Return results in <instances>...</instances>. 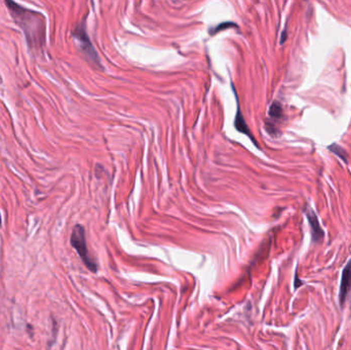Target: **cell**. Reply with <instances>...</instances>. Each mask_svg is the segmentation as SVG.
<instances>
[{
  "mask_svg": "<svg viewBox=\"0 0 351 350\" xmlns=\"http://www.w3.org/2000/svg\"><path fill=\"white\" fill-rule=\"evenodd\" d=\"M232 89H233V92H234V94H235V98H236V102H237V111H236V115H235V119H234V127L238 130V132H240V133L244 134L245 136H248V137L251 139V141L258 147V143L256 142L255 137H254L253 134L251 133V129H250V127L248 126V124H247V122H245V120H244V118H243V115H242V113H241V111H240V106H239V104H238V97H237V95H236V92H235V90H234L233 85H232Z\"/></svg>",
  "mask_w": 351,
  "mask_h": 350,
  "instance_id": "5b68a950",
  "label": "cell"
},
{
  "mask_svg": "<svg viewBox=\"0 0 351 350\" xmlns=\"http://www.w3.org/2000/svg\"><path fill=\"white\" fill-rule=\"evenodd\" d=\"M72 35L76 40H78L81 51L84 53V55L89 58L92 62H94V64L100 66L101 63H100L99 56H98V54H97V52L93 46V43L91 42V39L86 34L84 25L80 24V25L76 26L72 32Z\"/></svg>",
  "mask_w": 351,
  "mask_h": 350,
  "instance_id": "3957f363",
  "label": "cell"
},
{
  "mask_svg": "<svg viewBox=\"0 0 351 350\" xmlns=\"http://www.w3.org/2000/svg\"><path fill=\"white\" fill-rule=\"evenodd\" d=\"M269 115L272 118H279L283 115V108L278 102H273L269 109Z\"/></svg>",
  "mask_w": 351,
  "mask_h": 350,
  "instance_id": "52a82bcc",
  "label": "cell"
},
{
  "mask_svg": "<svg viewBox=\"0 0 351 350\" xmlns=\"http://www.w3.org/2000/svg\"><path fill=\"white\" fill-rule=\"evenodd\" d=\"M6 5L15 21L23 30L31 50H40L46 41V19L42 14L7 0Z\"/></svg>",
  "mask_w": 351,
  "mask_h": 350,
  "instance_id": "6da1fadb",
  "label": "cell"
},
{
  "mask_svg": "<svg viewBox=\"0 0 351 350\" xmlns=\"http://www.w3.org/2000/svg\"><path fill=\"white\" fill-rule=\"evenodd\" d=\"M230 27H236V24H234V23H231V22H227V23H222V24H220V25H218L217 27H215V28H212V29H209V33L212 34V35H214V34H216L217 32H219V31H221V30H224V29H227V28H230Z\"/></svg>",
  "mask_w": 351,
  "mask_h": 350,
  "instance_id": "ba28073f",
  "label": "cell"
},
{
  "mask_svg": "<svg viewBox=\"0 0 351 350\" xmlns=\"http://www.w3.org/2000/svg\"><path fill=\"white\" fill-rule=\"evenodd\" d=\"M351 290V260L348 261V263L343 269L341 283H340V292H339V301L340 305L343 306L346 302L347 296L349 295Z\"/></svg>",
  "mask_w": 351,
  "mask_h": 350,
  "instance_id": "277c9868",
  "label": "cell"
},
{
  "mask_svg": "<svg viewBox=\"0 0 351 350\" xmlns=\"http://www.w3.org/2000/svg\"><path fill=\"white\" fill-rule=\"evenodd\" d=\"M0 226H2V215H0Z\"/></svg>",
  "mask_w": 351,
  "mask_h": 350,
  "instance_id": "30bf717a",
  "label": "cell"
},
{
  "mask_svg": "<svg viewBox=\"0 0 351 350\" xmlns=\"http://www.w3.org/2000/svg\"><path fill=\"white\" fill-rule=\"evenodd\" d=\"M70 240H71L72 247L76 250L77 254L83 261V263L86 265V267L91 271L96 272L97 264L89 253V249H87L86 240H85V231L81 225L74 226Z\"/></svg>",
  "mask_w": 351,
  "mask_h": 350,
  "instance_id": "7a4b0ae2",
  "label": "cell"
},
{
  "mask_svg": "<svg viewBox=\"0 0 351 350\" xmlns=\"http://www.w3.org/2000/svg\"><path fill=\"white\" fill-rule=\"evenodd\" d=\"M329 149L331 151H333L335 154H337L339 157H341L342 159H344L346 161V153L344 151L341 150V148L338 146V145H333V146H330Z\"/></svg>",
  "mask_w": 351,
  "mask_h": 350,
  "instance_id": "9c48e42d",
  "label": "cell"
},
{
  "mask_svg": "<svg viewBox=\"0 0 351 350\" xmlns=\"http://www.w3.org/2000/svg\"><path fill=\"white\" fill-rule=\"evenodd\" d=\"M306 215H307V219H308L310 227H311V232H312V240L314 242L320 241L324 238L325 236V232L322 229L319 219L317 217V215L314 214V212L311 208H308L306 211Z\"/></svg>",
  "mask_w": 351,
  "mask_h": 350,
  "instance_id": "8992f818",
  "label": "cell"
}]
</instances>
